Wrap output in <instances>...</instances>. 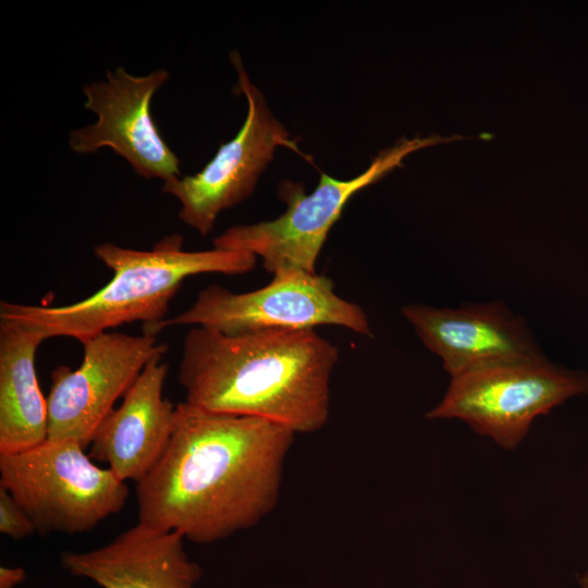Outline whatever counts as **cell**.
<instances>
[{
    "instance_id": "9a60e30c",
    "label": "cell",
    "mask_w": 588,
    "mask_h": 588,
    "mask_svg": "<svg viewBox=\"0 0 588 588\" xmlns=\"http://www.w3.org/2000/svg\"><path fill=\"white\" fill-rule=\"evenodd\" d=\"M36 531L28 514L3 487H0V532L19 540Z\"/></svg>"
},
{
    "instance_id": "5b68a950",
    "label": "cell",
    "mask_w": 588,
    "mask_h": 588,
    "mask_svg": "<svg viewBox=\"0 0 588 588\" xmlns=\"http://www.w3.org/2000/svg\"><path fill=\"white\" fill-rule=\"evenodd\" d=\"M84 450L75 440H46L0 454V487L28 514L37 532L83 534L124 507L125 481L97 466Z\"/></svg>"
},
{
    "instance_id": "52a82bcc",
    "label": "cell",
    "mask_w": 588,
    "mask_h": 588,
    "mask_svg": "<svg viewBox=\"0 0 588 588\" xmlns=\"http://www.w3.org/2000/svg\"><path fill=\"white\" fill-rule=\"evenodd\" d=\"M185 324L224 333L338 326L371 335L368 317L360 306L339 296L330 278L303 270L275 272L267 285L249 292L237 293L211 284L197 294L187 309L164 319L147 334Z\"/></svg>"
},
{
    "instance_id": "2e32d148",
    "label": "cell",
    "mask_w": 588,
    "mask_h": 588,
    "mask_svg": "<svg viewBox=\"0 0 588 588\" xmlns=\"http://www.w3.org/2000/svg\"><path fill=\"white\" fill-rule=\"evenodd\" d=\"M26 578L23 567H0V588H15Z\"/></svg>"
},
{
    "instance_id": "6da1fadb",
    "label": "cell",
    "mask_w": 588,
    "mask_h": 588,
    "mask_svg": "<svg viewBox=\"0 0 588 588\" xmlns=\"http://www.w3.org/2000/svg\"><path fill=\"white\" fill-rule=\"evenodd\" d=\"M295 434L265 418L179 403L167 450L136 483L138 522L196 543L254 527L278 503Z\"/></svg>"
},
{
    "instance_id": "5bb4252c",
    "label": "cell",
    "mask_w": 588,
    "mask_h": 588,
    "mask_svg": "<svg viewBox=\"0 0 588 588\" xmlns=\"http://www.w3.org/2000/svg\"><path fill=\"white\" fill-rule=\"evenodd\" d=\"M42 342L34 331L0 320V454L25 451L47 440V399L35 369Z\"/></svg>"
},
{
    "instance_id": "7a4b0ae2",
    "label": "cell",
    "mask_w": 588,
    "mask_h": 588,
    "mask_svg": "<svg viewBox=\"0 0 588 588\" xmlns=\"http://www.w3.org/2000/svg\"><path fill=\"white\" fill-rule=\"evenodd\" d=\"M339 356L314 329L224 333L195 326L183 340L177 382L191 405L313 433L329 419Z\"/></svg>"
},
{
    "instance_id": "9c48e42d",
    "label": "cell",
    "mask_w": 588,
    "mask_h": 588,
    "mask_svg": "<svg viewBox=\"0 0 588 588\" xmlns=\"http://www.w3.org/2000/svg\"><path fill=\"white\" fill-rule=\"evenodd\" d=\"M78 368L58 366L47 397V440H75L87 448L95 431L146 365L168 351L155 335L103 332L82 343Z\"/></svg>"
},
{
    "instance_id": "277c9868",
    "label": "cell",
    "mask_w": 588,
    "mask_h": 588,
    "mask_svg": "<svg viewBox=\"0 0 588 588\" xmlns=\"http://www.w3.org/2000/svg\"><path fill=\"white\" fill-rule=\"evenodd\" d=\"M461 136L402 138L380 151L369 167L350 179H335L320 172L318 184L307 194L301 183L283 180L278 189L286 209L278 218L226 229L215 237L213 247L248 252L274 274L284 270L316 272V262L328 234L348 200L359 191L402 166L409 154Z\"/></svg>"
},
{
    "instance_id": "3957f363",
    "label": "cell",
    "mask_w": 588,
    "mask_h": 588,
    "mask_svg": "<svg viewBox=\"0 0 588 588\" xmlns=\"http://www.w3.org/2000/svg\"><path fill=\"white\" fill-rule=\"evenodd\" d=\"M112 271L111 280L82 301L63 306H38L1 301L0 320L14 322L44 341L68 336L81 343L109 329L135 321L143 333L166 319L170 304L185 279L204 273L240 275L249 272L257 257L248 252L213 247L184 250L183 237L168 235L150 249L112 243L94 248Z\"/></svg>"
},
{
    "instance_id": "30bf717a",
    "label": "cell",
    "mask_w": 588,
    "mask_h": 588,
    "mask_svg": "<svg viewBox=\"0 0 588 588\" xmlns=\"http://www.w3.org/2000/svg\"><path fill=\"white\" fill-rule=\"evenodd\" d=\"M169 77L161 69L137 76L117 66L103 79L85 83L84 107L97 120L70 133L72 151L86 155L109 147L147 180L167 182L180 176L181 161L162 138L150 112L154 95Z\"/></svg>"
},
{
    "instance_id": "e0dca14e",
    "label": "cell",
    "mask_w": 588,
    "mask_h": 588,
    "mask_svg": "<svg viewBox=\"0 0 588 588\" xmlns=\"http://www.w3.org/2000/svg\"><path fill=\"white\" fill-rule=\"evenodd\" d=\"M579 584L581 588H588V567L584 574L579 577Z\"/></svg>"
},
{
    "instance_id": "4fadbf2b",
    "label": "cell",
    "mask_w": 588,
    "mask_h": 588,
    "mask_svg": "<svg viewBox=\"0 0 588 588\" xmlns=\"http://www.w3.org/2000/svg\"><path fill=\"white\" fill-rule=\"evenodd\" d=\"M184 540L174 530L138 522L102 547L63 552L61 565L101 588H194L201 569Z\"/></svg>"
},
{
    "instance_id": "8992f818",
    "label": "cell",
    "mask_w": 588,
    "mask_h": 588,
    "mask_svg": "<svg viewBox=\"0 0 588 588\" xmlns=\"http://www.w3.org/2000/svg\"><path fill=\"white\" fill-rule=\"evenodd\" d=\"M588 393V373L546 356L466 370L451 377L428 419H458L506 450L518 446L534 420Z\"/></svg>"
},
{
    "instance_id": "ba28073f",
    "label": "cell",
    "mask_w": 588,
    "mask_h": 588,
    "mask_svg": "<svg viewBox=\"0 0 588 588\" xmlns=\"http://www.w3.org/2000/svg\"><path fill=\"white\" fill-rule=\"evenodd\" d=\"M231 62L237 73L236 88L247 101L243 125L199 172L176 176L162 185V192L181 204L179 218L204 236L212 231L221 211L250 196L278 147L299 152L271 113L262 93L250 82L236 51L231 53Z\"/></svg>"
},
{
    "instance_id": "7c38bea8",
    "label": "cell",
    "mask_w": 588,
    "mask_h": 588,
    "mask_svg": "<svg viewBox=\"0 0 588 588\" xmlns=\"http://www.w3.org/2000/svg\"><path fill=\"white\" fill-rule=\"evenodd\" d=\"M167 373L162 357L149 362L94 433L88 455L107 463L122 481L139 482L171 440L175 406L163 396Z\"/></svg>"
},
{
    "instance_id": "8fae6325",
    "label": "cell",
    "mask_w": 588,
    "mask_h": 588,
    "mask_svg": "<svg viewBox=\"0 0 588 588\" xmlns=\"http://www.w3.org/2000/svg\"><path fill=\"white\" fill-rule=\"evenodd\" d=\"M401 313L450 377L546 356L526 320L502 302L467 303L457 308L407 304Z\"/></svg>"
}]
</instances>
